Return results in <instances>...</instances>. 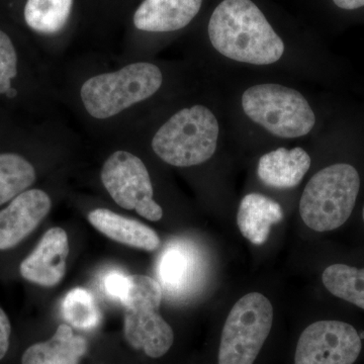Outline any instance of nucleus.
<instances>
[{"label": "nucleus", "mask_w": 364, "mask_h": 364, "mask_svg": "<svg viewBox=\"0 0 364 364\" xmlns=\"http://www.w3.org/2000/svg\"><path fill=\"white\" fill-rule=\"evenodd\" d=\"M208 38L223 56L252 65H272L286 46L252 0H223L210 16Z\"/></svg>", "instance_id": "nucleus-1"}, {"label": "nucleus", "mask_w": 364, "mask_h": 364, "mask_svg": "<svg viewBox=\"0 0 364 364\" xmlns=\"http://www.w3.org/2000/svg\"><path fill=\"white\" fill-rule=\"evenodd\" d=\"M359 188L360 177L352 165L337 163L321 169L306 183L299 200L306 226L316 232L343 226L355 207Z\"/></svg>", "instance_id": "nucleus-2"}, {"label": "nucleus", "mask_w": 364, "mask_h": 364, "mask_svg": "<svg viewBox=\"0 0 364 364\" xmlns=\"http://www.w3.org/2000/svg\"><path fill=\"white\" fill-rule=\"evenodd\" d=\"M220 124L202 105L177 112L153 136L152 148L162 161L176 167L203 164L214 156Z\"/></svg>", "instance_id": "nucleus-3"}, {"label": "nucleus", "mask_w": 364, "mask_h": 364, "mask_svg": "<svg viewBox=\"0 0 364 364\" xmlns=\"http://www.w3.org/2000/svg\"><path fill=\"white\" fill-rule=\"evenodd\" d=\"M163 83L159 67L148 62L93 76L83 83L80 97L86 112L97 119L117 116L132 105L148 100Z\"/></svg>", "instance_id": "nucleus-4"}, {"label": "nucleus", "mask_w": 364, "mask_h": 364, "mask_svg": "<svg viewBox=\"0 0 364 364\" xmlns=\"http://www.w3.org/2000/svg\"><path fill=\"white\" fill-rule=\"evenodd\" d=\"M241 102L253 123L279 138H301L315 127V112L308 100L287 86L274 83L251 86L244 91Z\"/></svg>", "instance_id": "nucleus-5"}, {"label": "nucleus", "mask_w": 364, "mask_h": 364, "mask_svg": "<svg viewBox=\"0 0 364 364\" xmlns=\"http://www.w3.org/2000/svg\"><path fill=\"white\" fill-rule=\"evenodd\" d=\"M130 289L123 305L124 333L127 341L151 358H159L169 351L174 342L171 326L160 315L162 287L147 275H130Z\"/></svg>", "instance_id": "nucleus-6"}, {"label": "nucleus", "mask_w": 364, "mask_h": 364, "mask_svg": "<svg viewBox=\"0 0 364 364\" xmlns=\"http://www.w3.org/2000/svg\"><path fill=\"white\" fill-rule=\"evenodd\" d=\"M273 306L262 294L254 291L235 304L223 328L219 364H253L269 336Z\"/></svg>", "instance_id": "nucleus-7"}, {"label": "nucleus", "mask_w": 364, "mask_h": 364, "mask_svg": "<svg viewBox=\"0 0 364 364\" xmlns=\"http://www.w3.org/2000/svg\"><path fill=\"white\" fill-rule=\"evenodd\" d=\"M100 176L107 193L119 207L135 210L149 221L162 219V208L153 198L149 171L140 158L127 151H117L105 162Z\"/></svg>", "instance_id": "nucleus-8"}, {"label": "nucleus", "mask_w": 364, "mask_h": 364, "mask_svg": "<svg viewBox=\"0 0 364 364\" xmlns=\"http://www.w3.org/2000/svg\"><path fill=\"white\" fill-rule=\"evenodd\" d=\"M361 349L363 339L353 326L341 321H318L299 336L294 364H353Z\"/></svg>", "instance_id": "nucleus-9"}, {"label": "nucleus", "mask_w": 364, "mask_h": 364, "mask_svg": "<svg viewBox=\"0 0 364 364\" xmlns=\"http://www.w3.org/2000/svg\"><path fill=\"white\" fill-rule=\"evenodd\" d=\"M52 200L41 189H28L0 210V250L16 247L49 214Z\"/></svg>", "instance_id": "nucleus-10"}, {"label": "nucleus", "mask_w": 364, "mask_h": 364, "mask_svg": "<svg viewBox=\"0 0 364 364\" xmlns=\"http://www.w3.org/2000/svg\"><path fill=\"white\" fill-rule=\"evenodd\" d=\"M69 241L62 228L48 230L37 247L21 263V277L38 286H57L66 272Z\"/></svg>", "instance_id": "nucleus-11"}, {"label": "nucleus", "mask_w": 364, "mask_h": 364, "mask_svg": "<svg viewBox=\"0 0 364 364\" xmlns=\"http://www.w3.org/2000/svg\"><path fill=\"white\" fill-rule=\"evenodd\" d=\"M202 4L203 0H145L136 11L134 25L144 32L181 30L200 13Z\"/></svg>", "instance_id": "nucleus-12"}, {"label": "nucleus", "mask_w": 364, "mask_h": 364, "mask_svg": "<svg viewBox=\"0 0 364 364\" xmlns=\"http://www.w3.org/2000/svg\"><path fill=\"white\" fill-rule=\"evenodd\" d=\"M310 155L303 148H279L258 161V177L265 186L277 189L296 188L311 167Z\"/></svg>", "instance_id": "nucleus-13"}, {"label": "nucleus", "mask_w": 364, "mask_h": 364, "mask_svg": "<svg viewBox=\"0 0 364 364\" xmlns=\"http://www.w3.org/2000/svg\"><path fill=\"white\" fill-rule=\"evenodd\" d=\"M88 221L97 231L124 245L152 252L159 248V236L143 223L124 217L107 208H97L88 214Z\"/></svg>", "instance_id": "nucleus-14"}, {"label": "nucleus", "mask_w": 364, "mask_h": 364, "mask_svg": "<svg viewBox=\"0 0 364 364\" xmlns=\"http://www.w3.org/2000/svg\"><path fill=\"white\" fill-rule=\"evenodd\" d=\"M282 220V205L260 193L244 196L237 214V225L241 234L254 245H263L268 240L273 225Z\"/></svg>", "instance_id": "nucleus-15"}, {"label": "nucleus", "mask_w": 364, "mask_h": 364, "mask_svg": "<svg viewBox=\"0 0 364 364\" xmlns=\"http://www.w3.org/2000/svg\"><path fill=\"white\" fill-rule=\"evenodd\" d=\"M86 351V340L76 336L70 326L62 324L51 339L28 347L21 364H79Z\"/></svg>", "instance_id": "nucleus-16"}, {"label": "nucleus", "mask_w": 364, "mask_h": 364, "mask_svg": "<svg viewBox=\"0 0 364 364\" xmlns=\"http://www.w3.org/2000/svg\"><path fill=\"white\" fill-rule=\"evenodd\" d=\"M73 0H28L26 23L36 32L56 33L65 26L70 16Z\"/></svg>", "instance_id": "nucleus-17"}, {"label": "nucleus", "mask_w": 364, "mask_h": 364, "mask_svg": "<svg viewBox=\"0 0 364 364\" xmlns=\"http://www.w3.org/2000/svg\"><path fill=\"white\" fill-rule=\"evenodd\" d=\"M36 177L35 168L25 158L13 153L0 154V205L28 191Z\"/></svg>", "instance_id": "nucleus-18"}, {"label": "nucleus", "mask_w": 364, "mask_h": 364, "mask_svg": "<svg viewBox=\"0 0 364 364\" xmlns=\"http://www.w3.org/2000/svg\"><path fill=\"white\" fill-rule=\"evenodd\" d=\"M323 284L328 291L364 310V268L345 264L328 267L322 274Z\"/></svg>", "instance_id": "nucleus-19"}, {"label": "nucleus", "mask_w": 364, "mask_h": 364, "mask_svg": "<svg viewBox=\"0 0 364 364\" xmlns=\"http://www.w3.org/2000/svg\"><path fill=\"white\" fill-rule=\"evenodd\" d=\"M62 314L66 322L77 329L93 330L102 321V312L90 291L81 287L71 289L62 303Z\"/></svg>", "instance_id": "nucleus-20"}, {"label": "nucleus", "mask_w": 364, "mask_h": 364, "mask_svg": "<svg viewBox=\"0 0 364 364\" xmlns=\"http://www.w3.org/2000/svg\"><path fill=\"white\" fill-rule=\"evenodd\" d=\"M193 261L188 251L174 246L163 253L159 263V277L162 284L171 291H178L186 286Z\"/></svg>", "instance_id": "nucleus-21"}, {"label": "nucleus", "mask_w": 364, "mask_h": 364, "mask_svg": "<svg viewBox=\"0 0 364 364\" xmlns=\"http://www.w3.org/2000/svg\"><path fill=\"white\" fill-rule=\"evenodd\" d=\"M18 74V55L11 38L0 31V95H6Z\"/></svg>", "instance_id": "nucleus-22"}, {"label": "nucleus", "mask_w": 364, "mask_h": 364, "mask_svg": "<svg viewBox=\"0 0 364 364\" xmlns=\"http://www.w3.org/2000/svg\"><path fill=\"white\" fill-rule=\"evenodd\" d=\"M130 284V275L124 274L123 272L117 270L107 273L102 280L105 294L121 301L122 304H124L128 296Z\"/></svg>", "instance_id": "nucleus-23"}, {"label": "nucleus", "mask_w": 364, "mask_h": 364, "mask_svg": "<svg viewBox=\"0 0 364 364\" xmlns=\"http://www.w3.org/2000/svg\"><path fill=\"white\" fill-rule=\"evenodd\" d=\"M11 326L6 312L0 309V360L6 356L9 347Z\"/></svg>", "instance_id": "nucleus-24"}, {"label": "nucleus", "mask_w": 364, "mask_h": 364, "mask_svg": "<svg viewBox=\"0 0 364 364\" xmlns=\"http://www.w3.org/2000/svg\"><path fill=\"white\" fill-rule=\"evenodd\" d=\"M335 6L345 11H354L364 6V0H332Z\"/></svg>", "instance_id": "nucleus-25"}, {"label": "nucleus", "mask_w": 364, "mask_h": 364, "mask_svg": "<svg viewBox=\"0 0 364 364\" xmlns=\"http://www.w3.org/2000/svg\"><path fill=\"white\" fill-rule=\"evenodd\" d=\"M16 95H18V92H16V90H14V88L11 87V90L9 91V92L6 93L7 97H16Z\"/></svg>", "instance_id": "nucleus-26"}, {"label": "nucleus", "mask_w": 364, "mask_h": 364, "mask_svg": "<svg viewBox=\"0 0 364 364\" xmlns=\"http://www.w3.org/2000/svg\"><path fill=\"white\" fill-rule=\"evenodd\" d=\"M363 222H364V207H363Z\"/></svg>", "instance_id": "nucleus-27"}]
</instances>
